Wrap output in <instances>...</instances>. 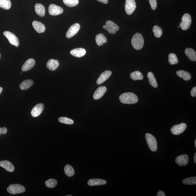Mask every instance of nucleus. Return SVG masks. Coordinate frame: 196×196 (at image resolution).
Listing matches in <instances>:
<instances>
[{
    "instance_id": "obj_1",
    "label": "nucleus",
    "mask_w": 196,
    "mask_h": 196,
    "mask_svg": "<svg viewBox=\"0 0 196 196\" xmlns=\"http://www.w3.org/2000/svg\"><path fill=\"white\" fill-rule=\"evenodd\" d=\"M119 99L121 103L128 104H136L138 100L137 96L131 92L122 93L120 96Z\"/></svg>"
},
{
    "instance_id": "obj_2",
    "label": "nucleus",
    "mask_w": 196,
    "mask_h": 196,
    "mask_svg": "<svg viewBox=\"0 0 196 196\" xmlns=\"http://www.w3.org/2000/svg\"><path fill=\"white\" fill-rule=\"evenodd\" d=\"M132 44L133 47L136 50H140L144 46V40L141 34L136 33L133 37L132 40Z\"/></svg>"
},
{
    "instance_id": "obj_3",
    "label": "nucleus",
    "mask_w": 196,
    "mask_h": 196,
    "mask_svg": "<svg viewBox=\"0 0 196 196\" xmlns=\"http://www.w3.org/2000/svg\"><path fill=\"white\" fill-rule=\"evenodd\" d=\"M147 144L150 150L155 152L157 150V143L156 138L150 133H147L145 135Z\"/></svg>"
},
{
    "instance_id": "obj_4",
    "label": "nucleus",
    "mask_w": 196,
    "mask_h": 196,
    "mask_svg": "<svg viewBox=\"0 0 196 196\" xmlns=\"http://www.w3.org/2000/svg\"><path fill=\"white\" fill-rule=\"evenodd\" d=\"M7 191L10 194L14 195L24 192L26 191V189L23 186L15 184L10 185L7 188Z\"/></svg>"
},
{
    "instance_id": "obj_5",
    "label": "nucleus",
    "mask_w": 196,
    "mask_h": 196,
    "mask_svg": "<svg viewBox=\"0 0 196 196\" xmlns=\"http://www.w3.org/2000/svg\"><path fill=\"white\" fill-rule=\"evenodd\" d=\"M191 22L192 19L190 15L189 14H185L182 16L180 26L183 30H187L190 27Z\"/></svg>"
},
{
    "instance_id": "obj_6",
    "label": "nucleus",
    "mask_w": 196,
    "mask_h": 196,
    "mask_svg": "<svg viewBox=\"0 0 196 196\" xmlns=\"http://www.w3.org/2000/svg\"><path fill=\"white\" fill-rule=\"evenodd\" d=\"M3 35L7 39L10 44L16 47L19 46V40L15 35H14L13 33L8 31L4 32Z\"/></svg>"
},
{
    "instance_id": "obj_7",
    "label": "nucleus",
    "mask_w": 196,
    "mask_h": 196,
    "mask_svg": "<svg viewBox=\"0 0 196 196\" xmlns=\"http://www.w3.org/2000/svg\"><path fill=\"white\" fill-rule=\"evenodd\" d=\"M136 4L135 0H126L125 3V11L128 15H131L135 10Z\"/></svg>"
},
{
    "instance_id": "obj_8",
    "label": "nucleus",
    "mask_w": 196,
    "mask_h": 196,
    "mask_svg": "<svg viewBox=\"0 0 196 196\" xmlns=\"http://www.w3.org/2000/svg\"><path fill=\"white\" fill-rule=\"evenodd\" d=\"M106 27L104 28L105 30H108L109 33L114 34L116 32L120 29L119 27L111 20H108L106 22Z\"/></svg>"
},
{
    "instance_id": "obj_9",
    "label": "nucleus",
    "mask_w": 196,
    "mask_h": 196,
    "mask_svg": "<svg viewBox=\"0 0 196 196\" xmlns=\"http://www.w3.org/2000/svg\"><path fill=\"white\" fill-rule=\"evenodd\" d=\"M186 128V124L182 123L173 126L171 128V131L173 134L177 135L183 133Z\"/></svg>"
},
{
    "instance_id": "obj_10",
    "label": "nucleus",
    "mask_w": 196,
    "mask_h": 196,
    "mask_svg": "<svg viewBox=\"0 0 196 196\" xmlns=\"http://www.w3.org/2000/svg\"><path fill=\"white\" fill-rule=\"evenodd\" d=\"M48 12L50 15L56 16L62 14L63 9L62 7L58 6L52 4L49 6Z\"/></svg>"
},
{
    "instance_id": "obj_11",
    "label": "nucleus",
    "mask_w": 196,
    "mask_h": 196,
    "mask_svg": "<svg viewBox=\"0 0 196 196\" xmlns=\"http://www.w3.org/2000/svg\"><path fill=\"white\" fill-rule=\"evenodd\" d=\"M80 28V26L79 24L76 23L73 24L67 31L66 35V37L68 38H72L78 33Z\"/></svg>"
},
{
    "instance_id": "obj_12",
    "label": "nucleus",
    "mask_w": 196,
    "mask_h": 196,
    "mask_svg": "<svg viewBox=\"0 0 196 196\" xmlns=\"http://www.w3.org/2000/svg\"><path fill=\"white\" fill-rule=\"evenodd\" d=\"M189 157L187 154H182L177 157L175 162L180 166H186L189 163Z\"/></svg>"
},
{
    "instance_id": "obj_13",
    "label": "nucleus",
    "mask_w": 196,
    "mask_h": 196,
    "mask_svg": "<svg viewBox=\"0 0 196 196\" xmlns=\"http://www.w3.org/2000/svg\"><path fill=\"white\" fill-rule=\"evenodd\" d=\"M44 109V105L43 104H39L36 105L33 108L31 112L32 117H38L41 114Z\"/></svg>"
},
{
    "instance_id": "obj_14",
    "label": "nucleus",
    "mask_w": 196,
    "mask_h": 196,
    "mask_svg": "<svg viewBox=\"0 0 196 196\" xmlns=\"http://www.w3.org/2000/svg\"><path fill=\"white\" fill-rule=\"evenodd\" d=\"M112 74L111 71L107 70L102 73L97 81L98 85H100L109 79Z\"/></svg>"
},
{
    "instance_id": "obj_15",
    "label": "nucleus",
    "mask_w": 196,
    "mask_h": 196,
    "mask_svg": "<svg viewBox=\"0 0 196 196\" xmlns=\"http://www.w3.org/2000/svg\"><path fill=\"white\" fill-rule=\"evenodd\" d=\"M107 91V88L105 86H101L98 88L94 93V99L97 100L100 99L105 94Z\"/></svg>"
},
{
    "instance_id": "obj_16",
    "label": "nucleus",
    "mask_w": 196,
    "mask_h": 196,
    "mask_svg": "<svg viewBox=\"0 0 196 196\" xmlns=\"http://www.w3.org/2000/svg\"><path fill=\"white\" fill-rule=\"evenodd\" d=\"M0 166L5 169L9 172H12L15 170V167L13 165L7 160L2 161L0 162Z\"/></svg>"
},
{
    "instance_id": "obj_17",
    "label": "nucleus",
    "mask_w": 196,
    "mask_h": 196,
    "mask_svg": "<svg viewBox=\"0 0 196 196\" xmlns=\"http://www.w3.org/2000/svg\"><path fill=\"white\" fill-rule=\"evenodd\" d=\"M35 60L34 59H30L27 60L22 67V71L23 72L29 71L34 66Z\"/></svg>"
},
{
    "instance_id": "obj_18",
    "label": "nucleus",
    "mask_w": 196,
    "mask_h": 196,
    "mask_svg": "<svg viewBox=\"0 0 196 196\" xmlns=\"http://www.w3.org/2000/svg\"><path fill=\"white\" fill-rule=\"evenodd\" d=\"M86 53V51L83 48H77L71 50L70 54L73 56L77 58H81L84 56Z\"/></svg>"
},
{
    "instance_id": "obj_19",
    "label": "nucleus",
    "mask_w": 196,
    "mask_h": 196,
    "mask_svg": "<svg viewBox=\"0 0 196 196\" xmlns=\"http://www.w3.org/2000/svg\"><path fill=\"white\" fill-rule=\"evenodd\" d=\"M32 26L34 29L39 33H42L45 31V26L41 22L34 21L32 22Z\"/></svg>"
},
{
    "instance_id": "obj_20",
    "label": "nucleus",
    "mask_w": 196,
    "mask_h": 196,
    "mask_svg": "<svg viewBox=\"0 0 196 196\" xmlns=\"http://www.w3.org/2000/svg\"><path fill=\"white\" fill-rule=\"evenodd\" d=\"M59 65V62L58 60L51 59L48 61L46 66L50 70L54 71L58 68Z\"/></svg>"
},
{
    "instance_id": "obj_21",
    "label": "nucleus",
    "mask_w": 196,
    "mask_h": 196,
    "mask_svg": "<svg viewBox=\"0 0 196 196\" xmlns=\"http://www.w3.org/2000/svg\"><path fill=\"white\" fill-rule=\"evenodd\" d=\"M185 54L190 60L193 62H196V52L193 49L187 48L185 50Z\"/></svg>"
},
{
    "instance_id": "obj_22",
    "label": "nucleus",
    "mask_w": 196,
    "mask_h": 196,
    "mask_svg": "<svg viewBox=\"0 0 196 196\" xmlns=\"http://www.w3.org/2000/svg\"><path fill=\"white\" fill-rule=\"evenodd\" d=\"M36 13L41 17H43L45 15L46 9L44 6L40 3H37L35 6Z\"/></svg>"
},
{
    "instance_id": "obj_23",
    "label": "nucleus",
    "mask_w": 196,
    "mask_h": 196,
    "mask_svg": "<svg viewBox=\"0 0 196 196\" xmlns=\"http://www.w3.org/2000/svg\"><path fill=\"white\" fill-rule=\"evenodd\" d=\"M95 39L97 45L99 46H103L104 43L107 42V38L105 36V34L102 33L96 36Z\"/></svg>"
},
{
    "instance_id": "obj_24",
    "label": "nucleus",
    "mask_w": 196,
    "mask_h": 196,
    "mask_svg": "<svg viewBox=\"0 0 196 196\" xmlns=\"http://www.w3.org/2000/svg\"><path fill=\"white\" fill-rule=\"evenodd\" d=\"M107 181L105 180L100 179H91L88 181V184L89 186L101 185L106 184Z\"/></svg>"
},
{
    "instance_id": "obj_25",
    "label": "nucleus",
    "mask_w": 196,
    "mask_h": 196,
    "mask_svg": "<svg viewBox=\"0 0 196 196\" xmlns=\"http://www.w3.org/2000/svg\"><path fill=\"white\" fill-rule=\"evenodd\" d=\"M176 73L178 76L180 78H182L185 81H189L191 78V74L186 71L184 70L178 71Z\"/></svg>"
},
{
    "instance_id": "obj_26",
    "label": "nucleus",
    "mask_w": 196,
    "mask_h": 196,
    "mask_svg": "<svg viewBox=\"0 0 196 196\" xmlns=\"http://www.w3.org/2000/svg\"><path fill=\"white\" fill-rule=\"evenodd\" d=\"M34 81L32 80H27L20 84L19 87L20 89L26 90L30 88L34 84Z\"/></svg>"
},
{
    "instance_id": "obj_27",
    "label": "nucleus",
    "mask_w": 196,
    "mask_h": 196,
    "mask_svg": "<svg viewBox=\"0 0 196 196\" xmlns=\"http://www.w3.org/2000/svg\"><path fill=\"white\" fill-rule=\"evenodd\" d=\"M147 77L148 78L149 83L152 87L154 88L158 87V84H157L156 79L152 72H149Z\"/></svg>"
},
{
    "instance_id": "obj_28",
    "label": "nucleus",
    "mask_w": 196,
    "mask_h": 196,
    "mask_svg": "<svg viewBox=\"0 0 196 196\" xmlns=\"http://www.w3.org/2000/svg\"><path fill=\"white\" fill-rule=\"evenodd\" d=\"M130 78L134 81L142 80L144 79L143 75L139 71L132 72L130 75Z\"/></svg>"
},
{
    "instance_id": "obj_29",
    "label": "nucleus",
    "mask_w": 196,
    "mask_h": 196,
    "mask_svg": "<svg viewBox=\"0 0 196 196\" xmlns=\"http://www.w3.org/2000/svg\"><path fill=\"white\" fill-rule=\"evenodd\" d=\"M64 172L67 176L71 177L75 174V170L73 167L69 165H67L64 167Z\"/></svg>"
},
{
    "instance_id": "obj_30",
    "label": "nucleus",
    "mask_w": 196,
    "mask_h": 196,
    "mask_svg": "<svg viewBox=\"0 0 196 196\" xmlns=\"http://www.w3.org/2000/svg\"><path fill=\"white\" fill-rule=\"evenodd\" d=\"M11 6L10 0H0V7L5 10H9Z\"/></svg>"
},
{
    "instance_id": "obj_31",
    "label": "nucleus",
    "mask_w": 196,
    "mask_h": 196,
    "mask_svg": "<svg viewBox=\"0 0 196 196\" xmlns=\"http://www.w3.org/2000/svg\"><path fill=\"white\" fill-rule=\"evenodd\" d=\"M182 183L186 185H195L196 184V177H191L184 179Z\"/></svg>"
},
{
    "instance_id": "obj_32",
    "label": "nucleus",
    "mask_w": 196,
    "mask_h": 196,
    "mask_svg": "<svg viewBox=\"0 0 196 196\" xmlns=\"http://www.w3.org/2000/svg\"><path fill=\"white\" fill-rule=\"evenodd\" d=\"M153 32H154L155 36L157 38H160L163 33L162 29L157 25L154 26L153 28Z\"/></svg>"
},
{
    "instance_id": "obj_33",
    "label": "nucleus",
    "mask_w": 196,
    "mask_h": 196,
    "mask_svg": "<svg viewBox=\"0 0 196 196\" xmlns=\"http://www.w3.org/2000/svg\"><path fill=\"white\" fill-rule=\"evenodd\" d=\"M169 62L171 65L177 64L178 63V60L176 55L171 53L169 55Z\"/></svg>"
},
{
    "instance_id": "obj_34",
    "label": "nucleus",
    "mask_w": 196,
    "mask_h": 196,
    "mask_svg": "<svg viewBox=\"0 0 196 196\" xmlns=\"http://www.w3.org/2000/svg\"><path fill=\"white\" fill-rule=\"evenodd\" d=\"M63 3L69 7L76 6L79 3V0H63Z\"/></svg>"
},
{
    "instance_id": "obj_35",
    "label": "nucleus",
    "mask_w": 196,
    "mask_h": 196,
    "mask_svg": "<svg viewBox=\"0 0 196 196\" xmlns=\"http://www.w3.org/2000/svg\"><path fill=\"white\" fill-rule=\"evenodd\" d=\"M46 186L50 188H52L58 184V182L56 179H50L46 181L45 182Z\"/></svg>"
},
{
    "instance_id": "obj_36",
    "label": "nucleus",
    "mask_w": 196,
    "mask_h": 196,
    "mask_svg": "<svg viewBox=\"0 0 196 196\" xmlns=\"http://www.w3.org/2000/svg\"><path fill=\"white\" fill-rule=\"evenodd\" d=\"M58 120L61 123L63 124L72 125L74 123L73 120L66 117H60L59 118Z\"/></svg>"
},
{
    "instance_id": "obj_37",
    "label": "nucleus",
    "mask_w": 196,
    "mask_h": 196,
    "mask_svg": "<svg viewBox=\"0 0 196 196\" xmlns=\"http://www.w3.org/2000/svg\"><path fill=\"white\" fill-rule=\"evenodd\" d=\"M149 1L152 9L153 10H156L157 6V0H149Z\"/></svg>"
},
{
    "instance_id": "obj_38",
    "label": "nucleus",
    "mask_w": 196,
    "mask_h": 196,
    "mask_svg": "<svg viewBox=\"0 0 196 196\" xmlns=\"http://www.w3.org/2000/svg\"><path fill=\"white\" fill-rule=\"evenodd\" d=\"M7 129L5 127L2 128L0 127V135L6 134L7 133Z\"/></svg>"
},
{
    "instance_id": "obj_39",
    "label": "nucleus",
    "mask_w": 196,
    "mask_h": 196,
    "mask_svg": "<svg viewBox=\"0 0 196 196\" xmlns=\"http://www.w3.org/2000/svg\"><path fill=\"white\" fill-rule=\"evenodd\" d=\"M191 95L193 97L196 96V87H194L191 91Z\"/></svg>"
},
{
    "instance_id": "obj_40",
    "label": "nucleus",
    "mask_w": 196,
    "mask_h": 196,
    "mask_svg": "<svg viewBox=\"0 0 196 196\" xmlns=\"http://www.w3.org/2000/svg\"><path fill=\"white\" fill-rule=\"evenodd\" d=\"M157 196H166L165 195V193L163 192V191L160 190L158 192V193L157 194Z\"/></svg>"
},
{
    "instance_id": "obj_41",
    "label": "nucleus",
    "mask_w": 196,
    "mask_h": 196,
    "mask_svg": "<svg viewBox=\"0 0 196 196\" xmlns=\"http://www.w3.org/2000/svg\"><path fill=\"white\" fill-rule=\"evenodd\" d=\"M97 1L104 4H107L108 3V0H97Z\"/></svg>"
},
{
    "instance_id": "obj_42",
    "label": "nucleus",
    "mask_w": 196,
    "mask_h": 196,
    "mask_svg": "<svg viewBox=\"0 0 196 196\" xmlns=\"http://www.w3.org/2000/svg\"><path fill=\"white\" fill-rule=\"evenodd\" d=\"M194 162L196 163V153H195L194 156Z\"/></svg>"
},
{
    "instance_id": "obj_43",
    "label": "nucleus",
    "mask_w": 196,
    "mask_h": 196,
    "mask_svg": "<svg viewBox=\"0 0 196 196\" xmlns=\"http://www.w3.org/2000/svg\"><path fill=\"white\" fill-rule=\"evenodd\" d=\"M2 90H3L2 88V87H0V94H1L2 91Z\"/></svg>"
},
{
    "instance_id": "obj_44",
    "label": "nucleus",
    "mask_w": 196,
    "mask_h": 196,
    "mask_svg": "<svg viewBox=\"0 0 196 196\" xmlns=\"http://www.w3.org/2000/svg\"><path fill=\"white\" fill-rule=\"evenodd\" d=\"M195 148H196V140L195 141Z\"/></svg>"
},
{
    "instance_id": "obj_45",
    "label": "nucleus",
    "mask_w": 196,
    "mask_h": 196,
    "mask_svg": "<svg viewBox=\"0 0 196 196\" xmlns=\"http://www.w3.org/2000/svg\"><path fill=\"white\" fill-rule=\"evenodd\" d=\"M106 25H104V26H103V28H106Z\"/></svg>"
},
{
    "instance_id": "obj_46",
    "label": "nucleus",
    "mask_w": 196,
    "mask_h": 196,
    "mask_svg": "<svg viewBox=\"0 0 196 196\" xmlns=\"http://www.w3.org/2000/svg\"><path fill=\"white\" fill-rule=\"evenodd\" d=\"M1 54H0V58H1Z\"/></svg>"
}]
</instances>
